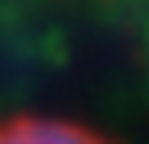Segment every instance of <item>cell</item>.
I'll return each mask as SVG.
<instances>
[{
	"mask_svg": "<svg viewBox=\"0 0 149 144\" xmlns=\"http://www.w3.org/2000/svg\"><path fill=\"white\" fill-rule=\"evenodd\" d=\"M0 144H122V140L68 113L9 108V113H0Z\"/></svg>",
	"mask_w": 149,
	"mask_h": 144,
	"instance_id": "obj_1",
	"label": "cell"
}]
</instances>
